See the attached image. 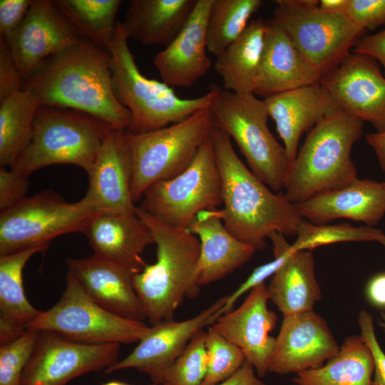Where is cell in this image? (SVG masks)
I'll list each match as a JSON object with an SVG mask.
<instances>
[{"instance_id": "30bf717a", "label": "cell", "mask_w": 385, "mask_h": 385, "mask_svg": "<svg viewBox=\"0 0 385 385\" xmlns=\"http://www.w3.org/2000/svg\"><path fill=\"white\" fill-rule=\"evenodd\" d=\"M222 178L210 135L184 171L150 185L144 192L139 207L173 227L188 229L200 212L222 205Z\"/></svg>"}, {"instance_id": "5bb4252c", "label": "cell", "mask_w": 385, "mask_h": 385, "mask_svg": "<svg viewBox=\"0 0 385 385\" xmlns=\"http://www.w3.org/2000/svg\"><path fill=\"white\" fill-rule=\"evenodd\" d=\"M320 83L342 111L385 131V76L376 60L350 53Z\"/></svg>"}, {"instance_id": "9a60e30c", "label": "cell", "mask_w": 385, "mask_h": 385, "mask_svg": "<svg viewBox=\"0 0 385 385\" xmlns=\"http://www.w3.org/2000/svg\"><path fill=\"white\" fill-rule=\"evenodd\" d=\"M229 298L225 295L196 316L177 322L173 319L150 327V332L125 358L104 372L110 374L125 369H136L147 374L152 383L160 381L175 361L183 352L195 334L204 327L213 324L221 315L220 311Z\"/></svg>"}, {"instance_id": "f35d334b", "label": "cell", "mask_w": 385, "mask_h": 385, "mask_svg": "<svg viewBox=\"0 0 385 385\" xmlns=\"http://www.w3.org/2000/svg\"><path fill=\"white\" fill-rule=\"evenodd\" d=\"M269 238L273 244L274 259L256 267L246 280L234 292L229 295L227 302L220 311L221 315L231 311L236 301L242 294L263 284L266 279L273 276L287 258L292 252H295L292 248V245L287 242L283 234L276 232L272 233Z\"/></svg>"}, {"instance_id": "681fc988", "label": "cell", "mask_w": 385, "mask_h": 385, "mask_svg": "<svg viewBox=\"0 0 385 385\" xmlns=\"http://www.w3.org/2000/svg\"><path fill=\"white\" fill-rule=\"evenodd\" d=\"M349 0H321L319 6L328 12H345Z\"/></svg>"}, {"instance_id": "836d02e7", "label": "cell", "mask_w": 385, "mask_h": 385, "mask_svg": "<svg viewBox=\"0 0 385 385\" xmlns=\"http://www.w3.org/2000/svg\"><path fill=\"white\" fill-rule=\"evenodd\" d=\"M261 0H212L206 30L207 51L221 54L247 29Z\"/></svg>"}, {"instance_id": "d6986e66", "label": "cell", "mask_w": 385, "mask_h": 385, "mask_svg": "<svg viewBox=\"0 0 385 385\" xmlns=\"http://www.w3.org/2000/svg\"><path fill=\"white\" fill-rule=\"evenodd\" d=\"M125 130L111 128L89 171L81 201L96 212L136 214L133 199L132 159Z\"/></svg>"}, {"instance_id": "8fae6325", "label": "cell", "mask_w": 385, "mask_h": 385, "mask_svg": "<svg viewBox=\"0 0 385 385\" xmlns=\"http://www.w3.org/2000/svg\"><path fill=\"white\" fill-rule=\"evenodd\" d=\"M273 18L322 76L350 53L364 31L346 12L321 9L317 0H277Z\"/></svg>"}, {"instance_id": "ac0fdd59", "label": "cell", "mask_w": 385, "mask_h": 385, "mask_svg": "<svg viewBox=\"0 0 385 385\" xmlns=\"http://www.w3.org/2000/svg\"><path fill=\"white\" fill-rule=\"evenodd\" d=\"M339 347L326 321L313 309L284 316L269 372L286 375L317 368Z\"/></svg>"}, {"instance_id": "d4e9b609", "label": "cell", "mask_w": 385, "mask_h": 385, "mask_svg": "<svg viewBox=\"0 0 385 385\" xmlns=\"http://www.w3.org/2000/svg\"><path fill=\"white\" fill-rule=\"evenodd\" d=\"M294 207L302 218L314 225L348 218L371 227L385 214V186L384 183L356 178L342 188L319 192Z\"/></svg>"}, {"instance_id": "83f0119b", "label": "cell", "mask_w": 385, "mask_h": 385, "mask_svg": "<svg viewBox=\"0 0 385 385\" xmlns=\"http://www.w3.org/2000/svg\"><path fill=\"white\" fill-rule=\"evenodd\" d=\"M48 248H32L0 256V345L21 336L41 311L27 299L23 270L30 258Z\"/></svg>"}, {"instance_id": "e575fe53", "label": "cell", "mask_w": 385, "mask_h": 385, "mask_svg": "<svg viewBox=\"0 0 385 385\" xmlns=\"http://www.w3.org/2000/svg\"><path fill=\"white\" fill-rule=\"evenodd\" d=\"M384 235L381 230L369 226L355 227L348 223L314 225L302 218L298 226L297 238L291 245L295 252L311 251L319 246L342 242H379Z\"/></svg>"}, {"instance_id": "db71d44e", "label": "cell", "mask_w": 385, "mask_h": 385, "mask_svg": "<svg viewBox=\"0 0 385 385\" xmlns=\"http://www.w3.org/2000/svg\"><path fill=\"white\" fill-rule=\"evenodd\" d=\"M384 186H385V182L384 183Z\"/></svg>"}, {"instance_id": "ba28073f", "label": "cell", "mask_w": 385, "mask_h": 385, "mask_svg": "<svg viewBox=\"0 0 385 385\" xmlns=\"http://www.w3.org/2000/svg\"><path fill=\"white\" fill-rule=\"evenodd\" d=\"M215 126L208 108L160 129L138 133L125 130L132 159L134 202L140 200L153 184L171 179L184 171Z\"/></svg>"}, {"instance_id": "7c38bea8", "label": "cell", "mask_w": 385, "mask_h": 385, "mask_svg": "<svg viewBox=\"0 0 385 385\" xmlns=\"http://www.w3.org/2000/svg\"><path fill=\"white\" fill-rule=\"evenodd\" d=\"M95 212L81 200L68 202L51 190L27 196L0 212V256L48 248L60 235L82 232Z\"/></svg>"}, {"instance_id": "7402d4cb", "label": "cell", "mask_w": 385, "mask_h": 385, "mask_svg": "<svg viewBox=\"0 0 385 385\" xmlns=\"http://www.w3.org/2000/svg\"><path fill=\"white\" fill-rule=\"evenodd\" d=\"M82 233L96 255L134 274L148 265L141 255L154 240L149 227L136 214L96 212Z\"/></svg>"}, {"instance_id": "f5cc1de1", "label": "cell", "mask_w": 385, "mask_h": 385, "mask_svg": "<svg viewBox=\"0 0 385 385\" xmlns=\"http://www.w3.org/2000/svg\"><path fill=\"white\" fill-rule=\"evenodd\" d=\"M385 248V235L384 237L379 241Z\"/></svg>"}, {"instance_id": "cb8c5ba5", "label": "cell", "mask_w": 385, "mask_h": 385, "mask_svg": "<svg viewBox=\"0 0 385 385\" xmlns=\"http://www.w3.org/2000/svg\"><path fill=\"white\" fill-rule=\"evenodd\" d=\"M263 100L291 163L297 156L303 133L327 116L341 111L320 82L277 93Z\"/></svg>"}, {"instance_id": "c3c4849f", "label": "cell", "mask_w": 385, "mask_h": 385, "mask_svg": "<svg viewBox=\"0 0 385 385\" xmlns=\"http://www.w3.org/2000/svg\"><path fill=\"white\" fill-rule=\"evenodd\" d=\"M366 140L375 152L381 168L385 172V131L368 133Z\"/></svg>"}, {"instance_id": "8992f818", "label": "cell", "mask_w": 385, "mask_h": 385, "mask_svg": "<svg viewBox=\"0 0 385 385\" xmlns=\"http://www.w3.org/2000/svg\"><path fill=\"white\" fill-rule=\"evenodd\" d=\"M111 128L105 121L80 111L41 106L31 143L11 169L29 177L46 166L70 164L88 173Z\"/></svg>"}, {"instance_id": "ab89813d", "label": "cell", "mask_w": 385, "mask_h": 385, "mask_svg": "<svg viewBox=\"0 0 385 385\" xmlns=\"http://www.w3.org/2000/svg\"><path fill=\"white\" fill-rule=\"evenodd\" d=\"M345 12L364 31L385 24V0H349Z\"/></svg>"}, {"instance_id": "d590c367", "label": "cell", "mask_w": 385, "mask_h": 385, "mask_svg": "<svg viewBox=\"0 0 385 385\" xmlns=\"http://www.w3.org/2000/svg\"><path fill=\"white\" fill-rule=\"evenodd\" d=\"M207 371L206 332H197L163 376L159 385H201Z\"/></svg>"}, {"instance_id": "74e56055", "label": "cell", "mask_w": 385, "mask_h": 385, "mask_svg": "<svg viewBox=\"0 0 385 385\" xmlns=\"http://www.w3.org/2000/svg\"><path fill=\"white\" fill-rule=\"evenodd\" d=\"M38 331L27 329L14 341L0 345V385H20L33 354Z\"/></svg>"}, {"instance_id": "f6af8a7d", "label": "cell", "mask_w": 385, "mask_h": 385, "mask_svg": "<svg viewBox=\"0 0 385 385\" xmlns=\"http://www.w3.org/2000/svg\"><path fill=\"white\" fill-rule=\"evenodd\" d=\"M354 51L371 57L384 67L385 71V29L380 32L360 37Z\"/></svg>"}, {"instance_id": "9c48e42d", "label": "cell", "mask_w": 385, "mask_h": 385, "mask_svg": "<svg viewBox=\"0 0 385 385\" xmlns=\"http://www.w3.org/2000/svg\"><path fill=\"white\" fill-rule=\"evenodd\" d=\"M27 329L51 331L87 344H120L139 342L150 332V327L101 307L68 271L58 302L41 312Z\"/></svg>"}, {"instance_id": "44dd1931", "label": "cell", "mask_w": 385, "mask_h": 385, "mask_svg": "<svg viewBox=\"0 0 385 385\" xmlns=\"http://www.w3.org/2000/svg\"><path fill=\"white\" fill-rule=\"evenodd\" d=\"M66 263L68 272L101 307L129 319H147L134 288L133 272L96 255L66 258Z\"/></svg>"}, {"instance_id": "e0dca14e", "label": "cell", "mask_w": 385, "mask_h": 385, "mask_svg": "<svg viewBox=\"0 0 385 385\" xmlns=\"http://www.w3.org/2000/svg\"><path fill=\"white\" fill-rule=\"evenodd\" d=\"M267 286L261 284L250 291L242 304L222 314L212 327L227 340L239 347L257 375L269 373L276 338L270 333L275 328L277 315L268 309Z\"/></svg>"}, {"instance_id": "4dcf8cb0", "label": "cell", "mask_w": 385, "mask_h": 385, "mask_svg": "<svg viewBox=\"0 0 385 385\" xmlns=\"http://www.w3.org/2000/svg\"><path fill=\"white\" fill-rule=\"evenodd\" d=\"M373 354L361 335L348 337L338 352L317 368L295 374L296 385H371Z\"/></svg>"}, {"instance_id": "bcb514c9", "label": "cell", "mask_w": 385, "mask_h": 385, "mask_svg": "<svg viewBox=\"0 0 385 385\" xmlns=\"http://www.w3.org/2000/svg\"><path fill=\"white\" fill-rule=\"evenodd\" d=\"M217 385H267L261 380L247 361L232 377Z\"/></svg>"}, {"instance_id": "3957f363", "label": "cell", "mask_w": 385, "mask_h": 385, "mask_svg": "<svg viewBox=\"0 0 385 385\" xmlns=\"http://www.w3.org/2000/svg\"><path fill=\"white\" fill-rule=\"evenodd\" d=\"M156 245V261L133 276L148 322L173 319L185 297L197 294L200 242L188 229L173 227L137 207Z\"/></svg>"}, {"instance_id": "7dc6e473", "label": "cell", "mask_w": 385, "mask_h": 385, "mask_svg": "<svg viewBox=\"0 0 385 385\" xmlns=\"http://www.w3.org/2000/svg\"><path fill=\"white\" fill-rule=\"evenodd\" d=\"M366 292L372 304L385 308V272L378 274L369 280Z\"/></svg>"}, {"instance_id": "4fadbf2b", "label": "cell", "mask_w": 385, "mask_h": 385, "mask_svg": "<svg viewBox=\"0 0 385 385\" xmlns=\"http://www.w3.org/2000/svg\"><path fill=\"white\" fill-rule=\"evenodd\" d=\"M120 344H87L51 331H38L37 341L20 385H66L91 371L117 364Z\"/></svg>"}, {"instance_id": "6da1fadb", "label": "cell", "mask_w": 385, "mask_h": 385, "mask_svg": "<svg viewBox=\"0 0 385 385\" xmlns=\"http://www.w3.org/2000/svg\"><path fill=\"white\" fill-rule=\"evenodd\" d=\"M111 54L91 41L78 42L46 60L27 79L24 89L41 106L80 111L113 128L130 129V111L116 98L111 86Z\"/></svg>"}, {"instance_id": "1f68e13d", "label": "cell", "mask_w": 385, "mask_h": 385, "mask_svg": "<svg viewBox=\"0 0 385 385\" xmlns=\"http://www.w3.org/2000/svg\"><path fill=\"white\" fill-rule=\"evenodd\" d=\"M41 104L24 89L0 100V165L10 167L31 143Z\"/></svg>"}, {"instance_id": "7bdbcfd3", "label": "cell", "mask_w": 385, "mask_h": 385, "mask_svg": "<svg viewBox=\"0 0 385 385\" xmlns=\"http://www.w3.org/2000/svg\"><path fill=\"white\" fill-rule=\"evenodd\" d=\"M29 177L21 175L11 168H0V212L24 199L29 189Z\"/></svg>"}, {"instance_id": "603a6c76", "label": "cell", "mask_w": 385, "mask_h": 385, "mask_svg": "<svg viewBox=\"0 0 385 385\" xmlns=\"http://www.w3.org/2000/svg\"><path fill=\"white\" fill-rule=\"evenodd\" d=\"M265 43L254 95L263 98L319 83L322 74L304 56L279 23L265 20Z\"/></svg>"}, {"instance_id": "484cf974", "label": "cell", "mask_w": 385, "mask_h": 385, "mask_svg": "<svg viewBox=\"0 0 385 385\" xmlns=\"http://www.w3.org/2000/svg\"><path fill=\"white\" fill-rule=\"evenodd\" d=\"M188 230L200 242V257L197 284L217 282L248 262L255 250L240 242L225 227L222 220L200 212Z\"/></svg>"}, {"instance_id": "4316f807", "label": "cell", "mask_w": 385, "mask_h": 385, "mask_svg": "<svg viewBox=\"0 0 385 385\" xmlns=\"http://www.w3.org/2000/svg\"><path fill=\"white\" fill-rule=\"evenodd\" d=\"M197 0H130L122 26L128 39L168 46L191 16Z\"/></svg>"}, {"instance_id": "816d5d0a", "label": "cell", "mask_w": 385, "mask_h": 385, "mask_svg": "<svg viewBox=\"0 0 385 385\" xmlns=\"http://www.w3.org/2000/svg\"><path fill=\"white\" fill-rule=\"evenodd\" d=\"M101 385H130V384H125L124 382L118 381H111L108 382L103 383ZM148 385H155V384L152 383Z\"/></svg>"}, {"instance_id": "52a82bcc", "label": "cell", "mask_w": 385, "mask_h": 385, "mask_svg": "<svg viewBox=\"0 0 385 385\" xmlns=\"http://www.w3.org/2000/svg\"><path fill=\"white\" fill-rule=\"evenodd\" d=\"M209 109L215 126L224 130L239 147L250 170L274 191L284 188L290 167L284 146L270 132L264 100L255 95H238L216 84Z\"/></svg>"}, {"instance_id": "2e32d148", "label": "cell", "mask_w": 385, "mask_h": 385, "mask_svg": "<svg viewBox=\"0 0 385 385\" xmlns=\"http://www.w3.org/2000/svg\"><path fill=\"white\" fill-rule=\"evenodd\" d=\"M81 38L52 0H34L21 24L4 39L26 80L46 60Z\"/></svg>"}, {"instance_id": "5b68a950", "label": "cell", "mask_w": 385, "mask_h": 385, "mask_svg": "<svg viewBox=\"0 0 385 385\" xmlns=\"http://www.w3.org/2000/svg\"><path fill=\"white\" fill-rule=\"evenodd\" d=\"M128 40L121 21H118L109 48L111 86L118 101L131 114L128 131L138 133L160 129L210 107L215 95L211 87L202 96L181 98L164 82L143 75Z\"/></svg>"}, {"instance_id": "f907efd6", "label": "cell", "mask_w": 385, "mask_h": 385, "mask_svg": "<svg viewBox=\"0 0 385 385\" xmlns=\"http://www.w3.org/2000/svg\"><path fill=\"white\" fill-rule=\"evenodd\" d=\"M379 325L384 329V332L385 333V312H381L380 314Z\"/></svg>"}, {"instance_id": "ee69618b", "label": "cell", "mask_w": 385, "mask_h": 385, "mask_svg": "<svg viewBox=\"0 0 385 385\" xmlns=\"http://www.w3.org/2000/svg\"><path fill=\"white\" fill-rule=\"evenodd\" d=\"M34 0L0 1V37L7 38L19 26Z\"/></svg>"}, {"instance_id": "d6a6232c", "label": "cell", "mask_w": 385, "mask_h": 385, "mask_svg": "<svg viewBox=\"0 0 385 385\" xmlns=\"http://www.w3.org/2000/svg\"><path fill=\"white\" fill-rule=\"evenodd\" d=\"M78 36L109 52L120 0H52Z\"/></svg>"}, {"instance_id": "8d00e7d4", "label": "cell", "mask_w": 385, "mask_h": 385, "mask_svg": "<svg viewBox=\"0 0 385 385\" xmlns=\"http://www.w3.org/2000/svg\"><path fill=\"white\" fill-rule=\"evenodd\" d=\"M207 371L201 385H217L232 377L246 361L243 351L213 327L206 332Z\"/></svg>"}, {"instance_id": "277c9868", "label": "cell", "mask_w": 385, "mask_h": 385, "mask_svg": "<svg viewBox=\"0 0 385 385\" xmlns=\"http://www.w3.org/2000/svg\"><path fill=\"white\" fill-rule=\"evenodd\" d=\"M362 128V120L342 111L312 128L289 168L283 188L286 198L297 204L356 179L351 151Z\"/></svg>"}, {"instance_id": "f1b7e54d", "label": "cell", "mask_w": 385, "mask_h": 385, "mask_svg": "<svg viewBox=\"0 0 385 385\" xmlns=\"http://www.w3.org/2000/svg\"><path fill=\"white\" fill-rule=\"evenodd\" d=\"M269 299L284 316L312 310L322 294L311 251L292 252L267 287Z\"/></svg>"}, {"instance_id": "f546056e", "label": "cell", "mask_w": 385, "mask_h": 385, "mask_svg": "<svg viewBox=\"0 0 385 385\" xmlns=\"http://www.w3.org/2000/svg\"><path fill=\"white\" fill-rule=\"evenodd\" d=\"M265 20L252 21L213 64L223 89L238 95L254 94L265 43Z\"/></svg>"}, {"instance_id": "ffe728a7", "label": "cell", "mask_w": 385, "mask_h": 385, "mask_svg": "<svg viewBox=\"0 0 385 385\" xmlns=\"http://www.w3.org/2000/svg\"><path fill=\"white\" fill-rule=\"evenodd\" d=\"M212 0H197L188 21L175 39L153 59L162 81L189 88L213 66L207 53V22Z\"/></svg>"}, {"instance_id": "b9f144b4", "label": "cell", "mask_w": 385, "mask_h": 385, "mask_svg": "<svg viewBox=\"0 0 385 385\" xmlns=\"http://www.w3.org/2000/svg\"><path fill=\"white\" fill-rule=\"evenodd\" d=\"M358 324L360 335L369 347L374 359L375 369L371 385H385V353L376 339L372 315L366 310H361L359 314Z\"/></svg>"}, {"instance_id": "60d3db41", "label": "cell", "mask_w": 385, "mask_h": 385, "mask_svg": "<svg viewBox=\"0 0 385 385\" xmlns=\"http://www.w3.org/2000/svg\"><path fill=\"white\" fill-rule=\"evenodd\" d=\"M24 83L6 41L0 38V100L24 90Z\"/></svg>"}, {"instance_id": "7a4b0ae2", "label": "cell", "mask_w": 385, "mask_h": 385, "mask_svg": "<svg viewBox=\"0 0 385 385\" xmlns=\"http://www.w3.org/2000/svg\"><path fill=\"white\" fill-rule=\"evenodd\" d=\"M214 151L222 178V209L206 210L220 219L240 242L261 251L275 232L297 235L302 217L284 194L272 192L237 156L230 137L215 126Z\"/></svg>"}]
</instances>
